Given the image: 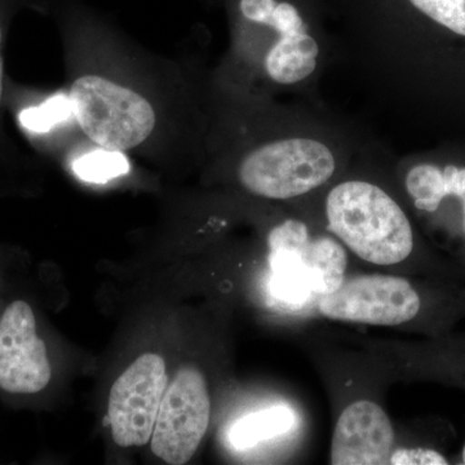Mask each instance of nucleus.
<instances>
[{
  "mask_svg": "<svg viewBox=\"0 0 465 465\" xmlns=\"http://www.w3.org/2000/svg\"><path fill=\"white\" fill-rule=\"evenodd\" d=\"M211 397L206 378L197 367L185 366L167 385L154 430L152 450L171 465L188 463L206 436Z\"/></svg>",
  "mask_w": 465,
  "mask_h": 465,
  "instance_id": "nucleus-4",
  "label": "nucleus"
},
{
  "mask_svg": "<svg viewBox=\"0 0 465 465\" xmlns=\"http://www.w3.org/2000/svg\"><path fill=\"white\" fill-rule=\"evenodd\" d=\"M394 428L374 401L358 400L342 410L331 440L333 465L391 464Z\"/></svg>",
  "mask_w": 465,
  "mask_h": 465,
  "instance_id": "nucleus-7",
  "label": "nucleus"
},
{
  "mask_svg": "<svg viewBox=\"0 0 465 465\" xmlns=\"http://www.w3.org/2000/svg\"><path fill=\"white\" fill-rule=\"evenodd\" d=\"M449 459L445 457L440 449L419 448L403 449L391 455V464H449Z\"/></svg>",
  "mask_w": 465,
  "mask_h": 465,
  "instance_id": "nucleus-13",
  "label": "nucleus"
},
{
  "mask_svg": "<svg viewBox=\"0 0 465 465\" xmlns=\"http://www.w3.org/2000/svg\"><path fill=\"white\" fill-rule=\"evenodd\" d=\"M167 385L166 362L154 353L143 354L116 379L108 407L116 445L140 448L152 440Z\"/></svg>",
  "mask_w": 465,
  "mask_h": 465,
  "instance_id": "nucleus-5",
  "label": "nucleus"
},
{
  "mask_svg": "<svg viewBox=\"0 0 465 465\" xmlns=\"http://www.w3.org/2000/svg\"><path fill=\"white\" fill-rule=\"evenodd\" d=\"M458 463L465 465V443H464L463 449H461L460 457H459Z\"/></svg>",
  "mask_w": 465,
  "mask_h": 465,
  "instance_id": "nucleus-14",
  "label": "nucleus"
},
{
  "mask_svg": "<svg viewBox=\"0 0 465 465\" xmlns=\"http://www.w3.org/2000/svg\"><path fill=\"white\" fill-rule=\"evenodd\" d=\"M124 154L104 150L99 155H87L74 163V173L88 183H106L127 173Z\"/></svg>",
  "mask_w": 465,
  "mask_h": 465,
  "instance_id": "nucleus-12",
  "label": "nucleus"
},
{
  "mask_svg": "<svg viewBox=\"0 0 465 465\" xmlns=\"http://www.w3.org/2000/svg\"><path fill=\"white\" fill-rule=\"evenodd\" d=\"M51 378L47 345L32 305L15 300L0 316V390L32 396L47 388Z\"/></svg>",
  "mask_w": 465,
  "mask_h": 465,
  "instance_id": "nucleus-6",
  "label": "nucleus"
},
{
  "mask_svg": "<svg viewBox=\"0 0 465 465\" xmlns=\"http://www.w3.org/2000/svg\"><path fill=\"white\" fill-rule=\"evenodd\" d=\"M416 11L445 27L465 36V0H409Z\"/></svg>",
  "mask_w": 465,
  "mask_h": 465,
  "instance_id": "nucleus-11",
  "label": "nucleus"
},
{
  "mask_svg": "<svg viewBox=\"0 0 465 465\" xmlns=\"http://www.w3.org/2000/svg\"><path fill=\"white\" fill-rule=\"evenodd\" d=\"M419 374L465 388V336H440L421 348Z\"/></svg>",
  "mask_w": 465,
  "mask_h": 465,
  "instance_id": "nucleus-9",
  "label": "nucleus"
},
{
  "mask_svg": "<svg viewBox=\"0 0 465 465\" xmlns=\"http://www.w3.org/2000/svg\"><path fill=\"white\" fill-rule=\"evenodd\" d=\"M335 158L324 143L284 139L260 143L238 161L235 174L244 191L266 200H290L320 188L335 173Z\"/></svg>",
  "mask_w": 465,
  "mask_h": 465,
  "instance_id": "nucleus-3",
  "label": "nucleus"
},
{
  "mask_svg": "<svg viewBox=\"0 0 465 465\" xmlns=\"http://www.w3.org/2000/svg\"><path fill=\"white\" fill-rule=\"evenodd\" d=\"M286 416L280 410L259 412L242 419L232 430L231 439L238 448H249L262 439L280 432L281 423Z\"/></svg>",
  "mask_w": 465,
  "mask_h": 465,
  "instance_id": "nucleus-10",
  "label": "nucleus"
},
{
  "mask_svg": "<svg viewBox=\"0 0 465 465\" xmlns=\"http://www.w3.org/2000/svg\"><path fill=\"white\" fill-rule=\"evenodd\" d=\"M73 121L94 146L161 166L200 150V101L176 58L146 50L84 0H50Z\"/></svg>",
  "mask_w": 465,
  "mask_h": 465,
  "instance_id": "nucleus-1",
  "label": "nucleus"
},
{
  "mask_svg": "<svg viewBox=\"0 0 465 465\" xmlns=\"http://www.w3.org/2000/svg\"><path fill=\"white\" fill-rule=\"evenodd\" d=\"M318 54L317 42L305 32L280 36L266 52V75L275 84H298L316 70Z\"/></svg>",
  "mask_w": 465,
  "mask_h": 465,
  "instance_id": "nucleus-8",
  "label": "nucleus"
},
{
  "mask_svg": "<svg viewBox=\"0 0 465 465\" xmlns=\"http://www.w3.org/2000/svg\"><path fill=\"white\" fill-rule=\"evenodd\" d=\"M327 224L354 255L370 264L390 266L415 252L411 223L391 195L366 182H345L330 192Z\"/></svg>",
  "mask_w": 465,
  "mask_h": 465,
  "instance_id": "nucleus-2",
  "label": "nucleus"
}]
</instances>
